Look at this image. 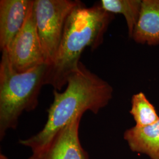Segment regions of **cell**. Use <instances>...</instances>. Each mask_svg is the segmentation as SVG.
<instances>
[{
	"instance_id": "obj_6",
	"label": "cell",
	"mask_w": 159,
	"mask_h": 159,
	"mask_svg": "<svg viewBox=\"0 0 159 159\" xmlns=\"http://www.w3.org/2000/svg\"><path fill=\"white\" fill-rule=\"evenodd\" d=\"M83 115L74 117L43 146L33 151L29 159H89L79 138L80 123Z\"/></svg>"
},
{
	"instance_id": "obj_4",
	"label": "cell",
	"mask_w": 159,
	"mask_h": 159,
	"mask_svg": "<svg viewBox=\"0 0 159 159\" xmlns=\"http://www.w3.org/2000/svg\"><path fill=\"white\" fill-rule=\"evenodd\" d=\"M80 3L71 0H34L37 30L47 65L56 56L68 16Z\"/></svg>"
},
{
	"instance_id": "obj_11",
	"label": "cell",
	"mask_w": 159,
	"mask_h": 159,
	"mask_svg": "<svg viewBox=\"0 0 159 159\" xmlns=\"http://www.w3.org/2000/svg\"><path fill=\"white\" fill-rule=\"evenodd\" d=\"M130 113L136 122L135 126L138 127L151 125L159 120L153 105L142 92L132 97Z\"/></svg>"
},
{
	"instance_id": "obj_9",
	"label": "cell",
	"mask_w": 159,
	"mask_h": 159,
	"mask_svg": "<svg viewBox=\"0 0 159 159\" xmlns=\"http://www.w3.org/2000/svg\"><path fill=\"white\" fill-rule=\"evenodd\" d=\"M124 139L131 151L159 159V120L151 125L127 130Z\"/></svg>"
},
{
	"instance_id": "obj_2",
	"label": "cell",
	"mask_w": 159,
	"mask_h": 159,
	"mask_svg": "<svg viewBox=\"0 0 159 159\" xmlns=\"http://www.w3.org/2000/svg\"><path fill=\"white\" fill-rule=\"evenodd\" d=\"M113 14L100 5L86 7L81 2L70 14L53 62L48 65L44 83L61 90L70 75L79 66L80 58L86 47L95 50L102 44Z\"/></svg>"
},
{
	"instance_id": "obj_3",
	"label": "cell",
	"mask_w": 159,
	"mask_h": 159,
	"mask_svg": "<svg viewBox=\"0 0 159 159\" xmlns=\"http://www.w3.org/2000/svg\"><path fill=\"white\" fill-rule=\"evenodd\" d=\"M48 65L44 64L23 73L12 67L8 53L2 51L0 63V139L7 131L16 129L24 111L37 107L40 90L45 85Z\"/></svg>"
},
{
	"instance_id": "obj_8",
	"label": "cell",
	"mask_w": 159,
	"mask_h": 159,
	"mask_svg": "<svg viewBox=\"0 0 159 159\" xmlns=\"http://www.w3.org/2000/svg\"><path fill=\"white\" fill-rule=\"evenodd\" d=\"M132 38L140 44H159V0L142 1L140 16Z\"/></svg>"
},
{
	"instance_id": "obj_10",
	"label": "cell",
	"mask_w": 159,
	"mask_h": 159,
	"mask_svg": "<svg viewBox=\"0 0 159 159\" xmlns=\"http://www.w3.org/2000/svg\"><path fill=\"white\" fill-rule=\"evenodd\" d=\"M142 1L140 0H102L100 6L110 13L121 14L125 17L129 35L132 38L139 20Z\"/></svg>"
},
{
	"instance_id": "obj_5",
	"label": "cell",
	"mask_w": 159,
	"mask_h": 159,
	"mask_svg": "<svg viewBox=\"0 0 159 159\" xmlns=\"http://www.w3.org/2000/svg\"><path fill=\"white\" fill-rule=\"evenodd\" d=\"M7 52L12 68L18 73L46 64L37 30L33 6L23 29Z\"/></svg>"
},
{
	"instance_id": "obj_1",
	"label": "cell",
	"mask_w": 159,
	"mask_h": 159,
	"mask_svg": "<svg viewBox=\"0 0 159 159\" xmlns=\"http://www.w3.org/2000/svg\"><path fill=\"white\" fill-rule=\"evenodd\" d=\"M63 93L53 91L54 100L47 110L48 119L43 129L35 135L19 143L34 151L43 146L58 131L87 111L97 114L108 104L113 88L83 64L70 75Z\"/></svg>"
},
{
	"instance_id": "obj_7",
	"label": "cell",
	"mask_w": 159,
	"mask_h": 159,
	"mask_svg": "<svg viewBox=\"0 0 159 159\" xmlns=\"http://www.w3.org/2000/svg\"><path fill=\"white\" fill-rule=\"evenodd\" d=\"M31 0L0 1V47L8 51L23 29L33 6Z\"/></svg>"
}]
</instances>
